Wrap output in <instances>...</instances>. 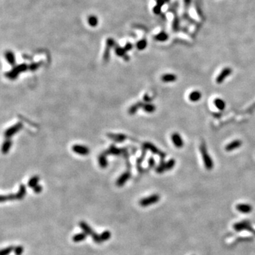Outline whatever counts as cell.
I'll use <instances>...</instances> for the list:
<instances>
[{
  "label": "cell",
  "mask_w": 255,
  "mask_h": 255,
  "mask_svg": "<svg viewBox=\"0 0 255 255\" xmlns=\"http://www.w3.org/2000/svg\"><path fill=\"white\" fill-rule=\"evenodd\" d=\"M200 153H201L202 158H203V161L204 162V165L205 167L208 170H211L213 168V161H212L211 157L210 154H208V150H207L206 146L205 143H202L200 147Z\"/></svg>",
  "instance_id": "cell-1"
},
{
  "label": "cell",
  "mask_w": 255,
  "mask_h": 255,
  "mask_svg": "<svg viewBox=\"0 0 255 255\" xmlns=\"http://www.w3.org/2000/svg\"><path fill=\"white\" fill-rule=\"evenodd\" d=\"M98 164L101 168H106L108 166V162H107L106 154L103 153V154H100L98 157Z\"/></svg>",
  "instance_id": "cell-22"
},
{
  "label": "cell",
  "mask_w": 255,
  "mask_h": 255,
  "mask_svg": "<svg viewBox=\"0 0 255 255\" xmlns=\"http://www.w3.org/2000/svg\"><path fill=\"white\" fill-rule=\"evenodd\" d=\"M5 58L6 59L8 64H11V65L13 66L16 62V59H15L14 54L11 51H7V52H5Z\"/></svg>",
  "instance_id": "cell-19"
},
{
  "label": "cell",
  "mask_w": 255,
  "mask_h": 255,
  "mask_svg": "<svg viewBox=\"0 0 255 255\" xmlns=\"http://www.w3.org/2000/svg\"><path fill=\"white\" fill-rule=\"evenodd\" d=\"M175 164H176V162H175L174 159H171L170 160L166 162L161 163L156 168V172L159 173V174H162V173L164 172V171L171 170L172 168H174Z\"/></svg>",
  "instance_id": "cell-4"
},
{
  "label": "cell",
  "mask_w": 255,
  "mask_h": 255,
  "mask_svg": "<svg viewBox=\"0 0 255 255\" xmlns=\"http://www.w3.org/2000/svg\"><path fill=\"white\" fill-rule=\"evenodd\" d=\"M214 105H215V106H216V108L217 109L222 110L225 109V102L223 101V100L222 99V98H215V100H214Z\"/></svg>",
  "instance_id": "cell-21"
},
{
  "label": "cell",
  "mask_w": 255,
  "mask_h": 255,
  "mask_svg": "<svg viewBox=\"0 0 255 255\" xmlns=\"http://www.w3.org/2000/svg\"><path fill=\"white\" fill-rule=\"evenodd\" d=\"M79 227H81V229L83 230V232H85L87 235L92 236L93 234H94L95 232L94 231H93L92 228H91V227H90L86 222H84V221H81V222H79Z\"/></svg>",
  "instance_id": "cell-15"
},
{
  "label": "cell",
  "mask_w": 255,
  "mask_h": 255,
  "mask_svg": "<svg viewBox=\"0 0 255 255\" xmlns=\"http://www.w3.org/2000/svg\"><path fill=\"white\" fill-rule=\"evenodd\" d=\"M14 248L15 247L13 246H9L6 248H4V249H1L0 255H8L11 252V251H13V250H14Z\"/></svg>",
  "instance_id": "cell-33"
},
{
  "label": "cell",
  "mask_w": 255,
  "mask_h": 255,
  "mask_svg": "<svg viewBox=\"0 0 255 255\" xmlns=\"http://www.w3.org/2000/svg\"><path fill=\"white\" fill-rule=\"evenodd\" d=\"M40 66L39 63H32L28 66V69H30V71H35Z\"/></svg>",
  "instance_id": "cell-39"
},
{
  "label": "cell",
  "mask_w": 255,
  "mask_h": 255,
  "mask_svg": "<svg viewBox=\"0 0 255 255\" xmlns=\"http://www.w3.org/2000/svg\"><path fill=\"white\" fill-rule=\"evenodd\" d=\"M249 231H251V232H252V233H253V234H255V230H254V229H253V228H252V227H251V228L250 229V230H249Z\"/></svg>",
  "instance_id": "cell-44"
},
{
  "label": "cell",
  "mask_w": 255,
  "mask_h": 255,
  "mask_svg": "<svg viewBox=\"0 0 255 255\" xmlns=\"http://www.w3.org/2000/svg\"><path fill=\"white\" fill-rule=\"evenodd\" d=\"M143 146H144V148L147 149H149V150H150L151 152L154 153V154H157V155H159L161 158H164V157H165V154H164V152H162V151L159 150V149H157V147H156L154 145V144L150 143V142H144V143L143 144Z\"/></svg>",
  "instance_id": "cell-9"
},
{
  "label": "cell",
  "mask_w": 255,
  "mask_h": 255,
  "mask_svg": "<svg viewBox=\"0 0 255 255\" xmlns=\"http://www.w3.org/2000/svg\"><path fill=\"white\" fill-rule=\"evenodd\" d=\"M132 47H133V45H132V43H130V42H127L126 44H125V47H123L124 49H125V51H129L132 48Z\"/></svg>",
  "instance_id": "cell-41"
},
{
  "label": "cell",
  "mask_w": 255,
  "mask_h": 255,
  "mask_svg": "<svg viewBox=\"0 0 255 255\" xmlns=\"http://www.w3.org/2000/svg\"><path fill=\"white\" fill-rule=\"evenodd\" d=\"M22 127H23V125H22L21 123H16L15 125H13V126L10 127L9 128H8L7 130L5 131V133H4L5 137H7V138H9V137H12V136L13 135H15L16 132L19 131Z\"/></svg>",
  "instance_id": "cell-5"
},
{
  "label": "cell",
  "mask_w": 255,
  "mask_h": 255,
  "mask_svg": "<svg viewBox=\"0 0 255 255\" xmlns=\"http://www.w3.org/2000/svg\"><path fill=\"white\" fill-rule=\"evenodd\" d=\"M100 236H101L102 242H105V241L108 240L110 239V236H111V233H110L109 230H105L100 234Z\"/></svg>",
  "instance_id": "cell-32"
},
{
  "label": "cell",
  "mask_w": 255,
  "mask_h": 255,
  "mask_svg": "<svg viewBox=\"0 0 255 255\" xmlns=\"http://www.w3.org/2000/svg\"><path fill=\"white\" fill-rule=\"evenodd\" d=\"M142 103H136V104L132 105V106L130 107V108H129L128 113L131 115L135 114V112L137 111V110H138L139 108L142 107Z\"/></svg>",
  "instance_id": "cell-30"
},
{
  "label": "cell",
  "mask_w": 255,
  "mask_h": 255,
  "mask_svg": "<svg viewBox=\"0 0 255 255\" xmlns=\"http://www.w3.org/2000/svg\"><path fill=\"white\" fill-rule=\"evenodd\" d=\"M110 46L109 45H106V50H105L104 53H103V60L105 61V62H106V61H108V59H109V56H110Z\"/></svg>",
  "instance_id": "cell-35"
},
{
  "label": "cell",
  "mask_w": 255,
  "mask_h": 255,
  "mask_svg": "<svg viewBox=\"0 0 255 255\" xmlns=\"http://www.w3.org/2000/svg\"><path fill=\"white\" fill-rule=\"evenodd\" d=\"M155 40L159 42H164L167 40L169 36H168L167 33L165 32H160L155 35Z\"/></svg>",
  "instance_id": "cell-23"
},
{
  "label": "cell",
  "mask_w": 255,
  "mask_h": 255,
  "mask_svg": "<svg viewBox=\"0 0 255 255\" xmlns=\"http://www.w3.org/2000/svg\"><path fill=\"white\" fill-rule=\"evenodd\" d=\"M147 45V42L146 41L145 39H141L140 40H139V41L137 42V44H136V47H137V48L138 49V50H144V48H146Z\"/></svg>",
  "instance_id": "cell-29"
},
{
  "label": "cell",
  "mask_w": 255,
  "mask_h": 255,
  "mask_svg": "<svg viewBox=\"0 0 255 255\" xmlns=\"http://www.w3.org/2000/svg\"><path fill=\"white\" fill-rule=\"evenodd\" d=\"M42 186H40V185H38V184L33 188V191L35 192V193H40V192L42 191Z\"/></svg>",
  "instance_id": "cell-40"
},
{
  "label": "cell",
  "mask_w": 255,
  "mask_h": 255,
  "mask_svg": "<svg viewBox=\"0 0 255 255\" xmlns=\"http://www.w3.org/2000/svg\"><path fill=\"white\" fill-rule=\"evenodd\" d=\"M107 137L115 142H122L127 139V135H123V134L108 133Z\"/></svg>",
  "instance_id": "cell-13"
},
{
  "label": "cell",
  "mask_w": 255,
  "mask_h": 255,
  "mask_svg": "<svg viewBox=\"0 0 255 255\" xmlns=\"http://www.w3.org/2000/svg\"><path fill=\"white\" fill-rule=\"evenodd\" d=\"M142 108L144 111L147 113H152L156 110V107L154 104H151V103H145V104H142Z\"/></svg>",
  "instance_id": "cell-25"
},
{
  "label": "cell",
  "mask_w": 255,
  "mask_h": 255,
  "mask_svg": "<svg viewBox=\"0 0 255 255\" xmlns=\"http://www.w3.org/2000/svg\"><path fill=\"white\" fill-rule=\"evenodd\" d=\"M236 209L242 213H249L252 211V206L247 203H239L236 205Z\"/></svg>",
  "instance_id": "cell-14"
},
{
  "label": "cell",
  "mask_w": 255,
  "mask_h": 255,
  "mask_svg": "<svg viewBox=\"0 0 255 255\" xmlns=\"http://www.w3.org/2000/svg\"><path fill=\"white\" fill-rule=\"evenodd\" d=\"M91 237H92L93 242L96 243V244H101V242H103L101 240V236H100V234H97L96 232H94V234H93Z\"/></svg>",
  "instance_id": "cell-36"
},
{
  "label": "cell",
  "mask_w": 255,
  "mask_h": 255,
  "mask_svg": "<svg viewBox=\"0 0 255 255\" xmlns=\"http://www.w3.org/2000/svg\"><path fill=\"white\" fill-rule=\"evenodd\" d=\"M234 229L236 231H242V230H250L251 226L250 225L248 221H242L240 222H237L233 226Z\"/></svg>",
  "instance_id": "cell-10"
},
{
  "label": "cell",
  "mask_w": 255,
  "mask_h": 255,
  "mask_svg": "<svg viewBox=\"0 0 255 255\" xmlns=\"http://www.w3.org/2000/svg\"><path fill=\"white\" fill-rule=\"evenodd\" d=\"M242 144V140H234L232 142H229V144H227L225 146V150L227 152H231V151H233L234 149H237L241 147V145Z\"/></svg>",
  "instance_id": "cell-11"
},
{
  "label": "cell",
  "mask_w": 255,
  "mask_h": 255,
  "mask_svg": "<svg viewBox=\"0 0 255 255\" xmlns=\"http://www.w3.org/2000/svg\"><path fill=\"white\" fill-rule=\"evenodd\" d=\"M130 178V173L129 171H125L123 174H122L116 180V185L118 187L123 186L125 183L127 182V180Z\"/></svg>",
  "instance_id": "cell-12"
},
{
  "label": "cell",
  "mask_w": 255,
  "mask_h": 255,
  "mask_svg": "<svg viewBox=\"0 0 255 255\" xmlns=\"http://www.w3.org/2000/svg\"><path fill=\"white\" fill-rule=\"evenodd\" d=\"M231 73H232V69L230 67H225L220 74H218V76L216 78V82L217 84H221V83L225 81L226 78H227L228 76L230 75Z\"/></svg>",
  "instance_id": "cell-6"
},
{
  "label": "cell",
  "mask_w": 255,
  "mask_h": 255,
  "mask_svg": "<svg viewBox=\"0 0 255 255\" xmlns=\"http://www.w3.org/2000/svg\"><path fill=\"white\" fill-rule=\"evenodd\" d=\"M25 193H26V188H25V186L23 184L20 185L19 190H18V191L17 192V193L16 194V200L23 199L25 195Z\"/></svg>",
  "instance_id": "cell-18"
},
{
  "label": "cell",
  "mask_w": 255,
  "mask_h": 255,
  "mask_svg": "<svg viewBox=\"0 0 255 255\" xmlns=\"http://www.w3.org/2000/svg\"><path fill=\"white\" fill-rule=\"evenodd\" d=\"M72 149L74 152H75L76 154H79V155L85 156L89 154V149L87 147L84 145H81V144H74L72 147Z\"/></svg>",
  "instance_id": "cell-7"
},
{
  "label": "cell",
  "mask_w": 255,
  "mask_h": 255,
  "mask_svg": "<svg viewBox=\"0 0 255 255\" xmlns=\"http://www.w3.org/2000/svg\"><path fill=\"white\" fill-rule=\"evenodd\" d=\"M144 101H147V102H148L149 101H150V99H149V98H148V96H144Z\"/></svg>",
  "instance_id": "cell-43"
},
{
  "label": "cell",
  "mask_w": 255,
  "mask_h": 255,
  "mask_svg": "<svg viewBox=\"0 0 255 255\" xmlns=\"http://www.w3.org/2000/svg\"><path fill=\"white\" fill-rule=\"evenodd\" d=\"M11 145H12V142H11V141L8 140H8H6L2 145V149H1L2 152L4 153V154H6V153L8 152V150L10 149V147H11Z\"/></svg>",
  "instance_id": "cell-26"
},
{
  "label": "cell",
  "mask_w": 255,
  "mask_h": 255,
  "mask_svg": "<svg viewBox=\"0 0 255 255\" xmlns=\"http://www.w3.org/2000/svg\"><path fill=\"white\" fill-rule=\"evenodd\" d=\"M86 237H87V234L85 233V232H81V233H78L73 236L72 241L74 242H82V241H84V239H86Z\"/></svg>",
  "instance_id": "cell-20"
},
{
  "label": "cell",
  "mask_w": 255,
  "mask_h": 255,
  "mask_svg": "<svg viewBox=\"0 0 255 255\" xmlns=\"http://www.w3.org/2000/svg\"><path fill=\"white\" fill-rule=\"evenodd\" d=\"M88 23L92 27H95L98 25V18L95 16H89L88 18Z\"/></svg>",
  "instance_id": "cell-31"
},
{
  "label": "cell",
  "mask_w": 255,
  "mask_h": 255,
  "mask_svg": "<svg viewBox=\"0 0 255 255\" xmlns=\"http://www.w3.org/2000/svg\"><path fill=\"white\" fill-rule=\"evenodd\" d=\"M106 152V154H113V155H119L120 154H121V149L117 148L114 145H111Z\"/></svg>",
  "instance_id": "cell-24"
},
{
  "label": "cell",
  "mask_w": 255,
  "mask_h": 255,
  "mask_svg": "<svg viewBox=\"0 0 255 255\" xmlns=\"http://www.w3.org/2000/svg\"><path fill=\"white\" fill-rule=\"evenodd\" d=\"M16 200V194H8L6 195H1L0 197V200H1V203L5 201H7V200Z\"/></svg>",
  "instance_id": "cell-28"
},
{
  "label": "cell",
  "mask_w": 255,
  "mask_h": 255,
  "mask_svg": "<svg viewBox=\"0 0 255 255\" xmlns=\"http://www.w3.org/2000/svg\"><path fill=\"white\" fill-rule=\"evenodd\" d=\"M160 200V196L158 194H153L150 195L149 196L145 197V198H142L140 201L139 204L140 206L142 207H147L149 205H153V204L157 203L159 200Z\"/></svg>",
  "instance_id": "cell-3"
},
{
  "label": "cell",
  "mask_w": 255,
  "mask_h": 255,
  "mask_svg": "<svg viewBox=\"0 0 255 255\" xmlns=\"http://www.w3.org/2000/svg\"><path fill=\"white\" fill-rule=\"evenodd\" d=\"M15 255H21L22 253L23 252V247L22 246H17L14 248L13 250Z\"/></svg>",
  "instance_id": "cell-37"
},
{
  "label": "cell",
  "mask_w": 255,
  "mask_h": 255,
  "mask_svg": "<svg viewBox=\"0 0 255 255\" xmlns=\"http://www.w3.org/2000/svg\"><path fill=\"white\" fill-rule=\"evenodd\" d=\"M171 138L175 147H177V148H181V147H183L184 142H183L182 137H181L179 133H178V132H174V133L171 134Z\"/></svg>",
  "instance_id": "cell-8"
},
{
  "label": "cell",
  "mask_w": 255,
  "mask_h": 255,
  "mask_svg": "<svg viewBox=\"0 0 255 255\" xmlns=\"http://www.w3.org/2000/svg\"><path fill=\"white\" fill-rule=\"evenodd\" d=\"M115 54H116L118 56H119V57H124V56L125 55V52H126V51H125V49L123 48V47L117 46L115 47Z\"/></svg>",
  "instance_id": "cell-34"
},
{
  "label": "cell",
  "mask_w": 255,
  "mask_h": 255,
  "mask_svg": "<svg viewBox=\"0 0 255 255\" xmlns=\"http://www.w3.org/2000/svg\"><path fill=\"white\" fill-rule=\"evenodd\" d=\"M28 69V66L26 64H18V65L13 67V69L11 71H10V72H6V74H5V76H6L7 78H8L9 79H11V80H13V79H15L17 76H18V74H19L20 72H25V71H26Z\"/></svg>",
  "instance_id": "cell-2"
},
{
  "label": "cell",
  "mask_w": 255,
  "mask_h": 255,
  "mask_svg": "<svg viewBox=\"0 0 255 255\" xmlns=\"http://www.w3.org/2000/svg\"><path fill=\"white\" fill-rule=\"evenodd\" d=\"M164 1H165V2H167V1H169V0H164Z\"/></svg>",
  "instance_id": "cell-45"
},
{
  "label": "cell",
  "mask_w": 255,
  "mask_h": 255,
  "mask_svg": "<svg viewBox=\"0 0 255 255\" xmlns=\"http://www.w3.org/2000/svg\"><path fill=\"white\" fill-rule=\"evenodd\" d=\"M201 97H202V93H200L199 91H198V90H195V91H192V92L190 93L189 96H188L189 100L192 102L198 101L199 100H200Z\"/></svg>",
  "instance_id": "cell-16"
},
{
  "label": "cell",
  "mask_w": 255,
  "mask_h": 255,
  "mask_svg": "<svg viewBox=\"0 0 255 255\" xmlns=\"http://www.w3.org/2000/svg\"><path fill=\"white\" fill-rule=\"evenodd\" d=\"M39 181V177L38 176H34L33 177H31L29 179V181H28V186L30 188H34L35 186H36L38 185Z\"/></svg>",
  "instance_id": "cell-27"
},
{
  "label": "cell",
  "mask_w": 255,
  "mask_h": 255,
  "mask_svg": "<svg viewBox=\"0 0 255 255\" xmlns=\"http://www.w3.org/2000/svg\"><path fill=\"white\" fill-rule=\"evenodd\" d=\"M162 6H159V5L158 4H156L152 8L153 12L155 13V14H159L162 11Z\"/></svg>",
  "instance_id": "cell-38"
},
{
  "label": "cell",
  "mask_w": 255,
  "mask_h": 255,
  "mask_svg": "<svg viewBox=\"0 0 255 255\" xmlns=\"http://www.w3.org/2000/svg\"><path fill=\"white\" fill-rule=\"evenodd\" d=\"M149 165L150 167H152V166H154V160L152 159V158H150V159H149Z\"/></svg>",
  "instance_id": "cell-42"
},
{
  "label": "cell",
  "mask_w": 255,
  "mask_h": 255,
  "mask_svg": "<svg viewBox=\"0 0 255 255\" xmlns=\"http://www.w3.org/2000/svg\"><path fill=\"white\" fill-rule=\"evenodd\" d=\"M177 76L174 74H164L162 76L161 79L163 82H174L176 80Z\"/></svg>",
  "instance_id": "cell-17"
}]
</instances>
